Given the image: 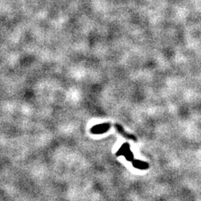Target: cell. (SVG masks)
<instances>
[{"label":"cell","mask_w":201,"mask_h":201,"mask_svg":"<svg viewBox=\"0 0 201 201\" xmlns=\"http://www.w3.org/2000/svg\"><path fill=\"white\" fill-rule=\"evenodd\" d=\"M115 127H116V128L117 129L118 131L119 132L121 135H123L125 137H126V138H128V139H131V140H135V141L136 140V138L133 135H132V134H129L127 133V132H125L122 127L120 126L119 125H115Z\"/></svg>","instance_id":"3"},{"label":"cell","mask_w":201,"mask_h":201,"mask_svg":"<svg viewBox=\"0 0 201 201\" xmlns=\"http://www.w3.org/2000/svg\"><path fill=\"white\" fill-rule=\"evenodd\" d=\"M125 156L128 161H132V162L133 161L134 156H133V154L131 152V151L130 150H129L128 152L125 154Z\"/></svg>","instance_id":"5"},{"label":"cell","mask_w":201,"mask_h":201,"mask_svg":"<svg viewBox=\"0 0 201 201\" xmlns=\"http://www.w3.org/2000/svg\"><path fill=\"white\" fill-rule=\"evenodd\" d=\"M110 128V124H100V125H97L95 126L92 127V129H91V132L94 134H101L106 133Z\"/></svg>","instance_id":"1"},{"label":"cell","mask_w":201,"mask_h":201,"mask_svg":"<svg viewBox=\"0 0 201 201\" xmlns=\"http://www.w3.org/2000/svg\"><path fill=\"white\" fill-rule=\"evenodd\" d=\"M129 150H130V145H129L128 143L123 144V145L121 146V147L118 149L117 153H116V156H125V154H126V153L128 152Z\"/></svg>","instance_id":"4"},{"label":"cell","mask_w":201,"mask_h":201,"mask_svg":"<svg viewBox=\"0 0 201 201\" xmlns=\"http://www.w3.org/2000/svg\"><path fill=\"white\" fill-rule=\"evenodd\" d=\"M133 166L136 168H138L140 170H145L148 168V164L147 162H143L141 160H133Z\"/></svg>","instance_id":"2"}]
</instances>
